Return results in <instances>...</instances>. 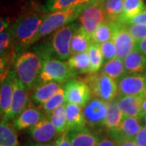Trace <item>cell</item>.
Instances as JSON below:
<instances>
[{
    "label": "cell",
    "mask_w": 146,
    "mask_h": 146,
    "mask_svg": "<svg viewBox=\"0 0 146 146\" xmlns=\"http://www.w3.org/2000/svg\"><path fill=\"white\" fill-rule=\"evenodd\" d=\"M42 68V60L40 56L31 51L22 53L15 63L16 76L28 91L35 87Z\"/></svg>",
    "instance_id": "cell-1"
},
{
    "label": "cell",
    "mask_w": 146,
    "mask_h": 146,
    "mask_svg": "<svg viewBox=\"0 0 146 146\" xmlns=\"http://www.w3.org/2000/svg\"><path fill=\"white\" fill-rule=\"evenodd\" d=\"M46 16L39 14H28L18 19L11 31L12 36L19 46L24 48L36 42V36Z\"/></svg>",
    "instance_id": "cell-2"
},
{
    "label": "cell",
    "mask_w": 146,
    "mask_h": 146,
    "mask_svg": "<svg viewBox=\"0 0 146 146\" xmlns=\"http://www.w3.org/2000/svg\"><path fill=\"white\" fill-rule=\"evenodd\" d=\"M83 8L82 6H72L63 10L55 11L47 15L42 22L39 33L36 38V42L43 36H47L60 28L71 24L78 18Z\"/></svg>",
    "instance_id": "cell-3"
},
{
    "label": "cell",
    "mask_w": 146,
    "mask_h": 146,
    "mask_svg": "<svg viewBox=\"0 0 146 146\" xmlns=\"http://www.w3.org/2000/svg\"><path fill=\"white\" fill-rule=\"evenodd\" d=\"M83 80L88 84L95 98L105 102H112L119 95L118 82L103 72L91 74Z\"/></svg>",
    "instance_id": "cell-4"
},
{
    "label": "cell",
    "mask_w": 146,
    "mask_h": 146,
    "mask_svg": "<svg viewBox=\"0 0 146 146\" xmlns=\"http://www.w3.org/2000/svg\"><path fill=\"white\" fill-rule=\"evenodd\" d=\"M75 76V72L69 68L68 64L60 59L48 58L42 61V68L39 80L44 82L54 81L58 84L68 82Z\"/></svg>",
    "instance_id": "cell-5"
},
{
    "label": "cell",
    "mask_w": 146,
    "mask_h": 146,
    "mask_svg": "<svg viewBox=\"0 0 146 146\" xmlns=\"http://www.w3.org/2000/svg\"><path fill=\"white\" fill-rule=\"evenodd\" d=\"M102 3L103 1H99L83 5L82 11L78 17L80 27L90 36L106 19Z\"/></svg>",
    "instance_id": "cell-6"
},
{
    "label": "cell",
    "mask_w": 146,
    "mask_h": 146,
    "mask_svg": "<svg viewBox=\"0 0 146 146\" xmlns=\"http://www.w3.org/2000/svg\"><path fill=\"white\" fill-rule=\"evenodd\" d=\"M78 29L76 24L71 23L54 33L51 37V46L54 52L60 59L65 60L71 56V42Z\"/></svg>",
    "instance_id": "cell-7"
},
{
    "label": "cell",
    "mask_w": 146,
    "mask_h": 146,
    "mask_svg": "<svg viewBox=\"0 0 146 146\" xmlns=\"http://www.w3.org/2000/svg\"><path fill=\"white\" fill-rule=\"evenodd\" d=\"M111 21L114 25L112 41L117 49V58L123 60L128 54L136 49V41L131 35L123 23L118 21Z\"/></svg>",
    "instance_id": "cell-8"
},
{
    "label": "cell",
    "mask_w": 146,
    "mask_h": 146,
    "mask_svg": "<svg viewBox=\"0 0 146 146\" xmlns=\"http://www.w3.org/2000/svg\"><path fill=\"white\" fill-rule=\"evenodd\" d=\"M67 103L84 107L91 100L92 93L83 80H70L64 84Z\"/></svg>",
    "instance_id": "cell-9"
},
{
    "label": "cell",
    "mask_w": 146,
    "mask_h": 146,
    "mask_svg": "<svg viewBox=\"0 0 146 146\" xmlns=\"http://www.w3.org/2000/svg\"><path fill=\"white\" fill-rule=\"evenodd\" d=\"M119 95L139 96L146 95V76L141 73H131L123 76L118 81Z\"/></svg>",
    "instance_id": "cell-10"
},
{
    "label": "cell",
    "mask_w": 146,
    "mask_h": 146,
    "mask_svg": "<svg viewBox=\"0 0 146 146\" xmlns=\"http://www.w3.org/2000/svg\"><path fill=\"white\" fill-rule=\"evenodd\" d=\"M109 102L95 98L91 99L84 107V115L86 123L91 127L104 125L107 115Z\"/></svg>",
    "instance_id": "cell-11"
},
{
    "label": "cell",
    "mask_w": 146,
    "mask_h": 146,
    "mask_svg": "<svg viewBox=\"0 0 146 146\" xmlns=\"http://www.w3.org/2000/svg\"><path fill=\"white\" fill-rule=\"evenodd\" d=\"M29 103V91L22 84L19 79L16 78L14 86V93L11 109L3 120H14L21 112L28 106Z\"/></svg>",
    "instance_id": "cell-12"
},
{
    "label": "cell",
    "mask_w": 146,
    "mask_h": 146,
    "mask_svg": "<svg viewBox=\"0 0 146 146\" xmlns=\"http://www.w3.org/2000/svg\"><path fill=\"white\" fill-rule=\"evenodd\" d=\"M16 78L17 76L15 72H9L7 76L1 81L0 113L2 116V119H5L11 109Z\"/></svg>",
    "instance_id": "cell-13"
},
{
    "label": "cell",
    "mask_w": 146,
    "mask_h": 146,
    "mask_svg": "<svg viewBox=\"0 0 146 146\" xmlns=\"http://www.w3.org/2000/svg\"><path fill=\"white\" fill-rule=\"evenodd\" d=\"M141 128V118L124 117L119 128L110 134L111 135V138L116 142L122 140H134Z\"/></svg>",
    "instance_id": "cell-14"
},
{
    "label": "cell",
    "mask_w": 146,
    "mask_h": 146,
    "mask_svg": "<svg viewBox=\"0 0 146 146\" xmlns=\"http://www.w3.org/2000/svg\"><path fill=\"white\" fill-rule=\"evenodd\" d=\"M143 97L125 95L119 96L115 100L117 106L123 112L124 117H137L143 118L142 103Z\"/></svg>",
    "instance_id": "cell-15"
},
{
    "label": "cell",
    "mask_w": 146,
    "mask_h": 146,
    "mask_svg": "<svg viewBox=\"0 0 146 146\" xmlns=\"http://www.w3.org/2000/svg\"><path fill=\"white\" fill-rule=\"evenodd\" d=\"M43 119L45 118L40 110L33 106H28L20 115L13 120L12 126L15 129L19 131L31 128Z\"/></svg>",
    "instance_id": "cell-16"
},
{
    "label": "cell",
    "mask_w": 146,
    "mask_h": 146,
    "mask_svg": "<svg viewBox=\"0 0 146 146\" xmlns=\"http://www.w3.org/2000/svg\"><path fill=\"white\" fill-rule=\"evenodd\" d=\"M31 137L39 144H46L56 136L58 131L49 119H43L37 124L29 128Z\"/></svg>",
    "instance_id": "cell-17"
},
{
    "label": "cell",
    "mask_w": 146,
    "mask_h": 146,
    "mask_svg": "<svg viewBox=\"0 0 146 146\" xmlns=\"http://www.w3.org/2000/svg\"><path fill=\"white\" fill-rule=\"evenodd\" d=\"M68 135L72 146H97L100 141L99 138L86 127L68 131Z\"/></svg>",
    "instance_id": "cell-18"
},
{
    "label": "cell",
    "mask_w": 146,
    "mask_h": 146,
    "mask_svg": "<svg viewBox=\"0 0 146 146\" xmlns=\"http://www.w3.org/2000/svg\"><path fill=\"white\" fill-rule=\"evenodd\" d=\"M66 112L68 131L85 127L87 123L81 106L72 103H66Z\"/></svg>",
    "instance_id": "cell-19"
},
{
    "label": "cell",
    "mask_w": 146,
    "mask_h": 146,
    "mask_svg": "<svg viewBox=\"0 0 146 146\" xmlns=\"http://www.w3.org/2000/svg\"><path fill=\"white\" fill-rule=\"evenodd\" d=\"M123 63L128 74L143 72L146 70V54L135 49L124 58Z\"/></svg>",
    "instance_id": "cell-20"
},
{
    "label": "cell",
    "mask_w": 146,
    "mask_h": 146,
    "mask_svg": "<svg viewBox=\"0 0 146 146\" xmlns=\"http://www.w3.org/2000/svg\"><path fill=\"white\" fill-rule=\"evenodd\" d=\"M60 89V84L54 81L42 84L35 89L33 94V100L36 104L42 106L58 93Z\"/></svg>",
    "instance_id": "cell-21"
},
{
    "label": "cell",
    "mask_w": 146,
    "mask_h": 146,
    "mask_svg": "<svg viewBox=\"0 0 146 146\" xmlns=\"http://www.w3.org/2000/svg\"><path fill=\"white\" fill-rule=\"evenodd\" d=\"M124 115L117 106L115 100L110 102L107 115L105 119L104 126L109 130L110 133L115 132L119 128Z\"/></svg>",
    "instance_id": "cell-22"
},
{
    "label": "cell",
    "mask_w": 146,
    "mask_h": 146,
    "mask_svg": "<svg viewBox=\"0 0 146 146\" xmlns=\"http://www.w3.org/2000/svg\"><path fill=\"white\" fill-rule=\"evenodd\" d=\"M92 44V38L81 27L73 35L71 42V55L80 53L87 52L90 45Z\"/></svg>",
    "instance_id": "cell-23"
},
{
    "label": "cell",
    "mask_w": 146,
    "mask_h": 146,
    "mask_svg": "<svg viewBox=\"0 0 146 146\" xmlns=\"http://www.w3.org/2000/svg\"><path fill=\"white\" fill-rule=\"evenodd\" d=\"M68 64L74 72L83 74L90 73L91 71V63L88 51L71 55L68 58Z\"/></svg>",
    "instance_id": "cell-24"
},
{
    "label": "cell",
    "mask_w": 146,
    "mask_h": 146,
    "mask_svg": "<svg viewBox=\"0 0 146 146\" xmlns=\"http://www.w3.org/2000/svg\"><path fill=\"white\" fill-rule=\"evenodd\" d=\"M145 10V5L142 0H124V7L123 14L115 21L126 23L141 11Z\"/></svg>",
    "instance_id": "cell-25"
},
{
    "label": "cell",
    "mask_w": 146,
    "mask_h": 146,
    "mask_svg": "<svg viewBox=\"0 0 146 146\" xmlns=\"http://www.w3.org/2000/svg\"><path fill=\"white\" fill-rule=\"evenodd\" d=\"M0 146H18V136L15 127L3 119L0 123Z\"/></svg>",
    "instance_id": "cell-26"
},
{
    "label": "cell",
    "mask_w": 146,
    "mask_h": 146,
    "mask_svg": "<svg viewBox=\"0 0 146 146\" xmlns=\"http://www.w3.org/2000/svg\"><path fill=\"white\" fill-rule=\"evenodd\" d=\"M108 76L114 79L117 82L119 80L126 75V69L124 67L123 60L118 58H113L105 63L102 68V72Z\"/></svg>",
    "instance_id": "cell-27"
},
{
    "label": "cell",
    "mask_w": 146,
    "mask_h": 146,
    "mask_svg": "<svg viewBox=\"0 0 146 146\" xmlns=\"http://www.w3.org/2000/svg\"><path fill=\"white\" fill-rule=\"evenodd\" d=\"M114 35V25L111 21H106L95 30L91 36L92 43L101 45L106 42L112 40Z\"/></svg>",
    "instance_id": "cell-28"
},
{
    "label": "cell",
    "mask_w": 146,
    "mask_h": 146,
    "mask_svg": "<svg viewBox=\"0 0 146 146\" xmlns=\"http://www.w3.org/2000/svg\"><path fill=\"white\" fill-rule=\"evenodd\" d=\"M50 120L55 127L58 134L60 135L64 131H68V121H67V112L66 104L62 105L50 114Z\"/></svg>",
    "instance_id": "cell-29"
},
{
    "label": "cell",
    "mask_w": 146,
    "mask_h": 146,
    "mask_svg": "<svg viewBox=\"0 0 146 146\" xmlns=\"http://www.w3.org/2000/svg\"><path fill=\"white\" fill-rule=\"evenodd\" d=\"M102 4L109 21H115L123 14L124 0H104Z\"/></svg>",
    "instance_id": "cell-30"
},
{
    "label": "cell",
    "mask_w": 146,
    "mask_h": 146,
    "mask_svg": "<svg viewBox=\"0 0 146 146\" xmlns=\"http://www.w3.org/2000/svg\"><path fill=\"white\" fill-rule=\"evenodd\" d=\"M88 54H89L90 63H91L90 73L94 74V73L98 72L102 67L103 61H104V57L101 51L99 45L92 43L88 50Z\"/></svg>",
    "instance_id": "cell-31"
},
{
    "label": "cell",
    "mask_w": 146,
    "mask_h": 146,
    "mask_svg": "<svg viewBox=\"0 0 146 146\" xmlns=\"http://www.w3.org/2000/svg\"><path fill=\"white\" fill-rule=\"evenodd\" d=\"M65 102H67L65 97V91L63 88H61L58 93H56L51 98H50L46 103H44L41 106L46 114L50 115L52 111L57 109L60 106L66 104Z\"/></svg>",
    "instance_id": "cell-32"
},
{
    "label": "cell",
    "mask_w": 146,
    "mask_h": 146,
    "mask_svg": "<svg viewBox=\"0 0 146 146\" xmlns=\"http://www.w3.org/2000/svg\"><path fill=\"white\" fill-rule=\"evenodd\" d=\"M124 25L127 29L136 42L146 38V25L144 24H124Z\"/></svg>",
    "instance_id": "cell-33"
},
{
    "label": "cell",
    "mask_w": 146,
    "mask_h": 146,
    "mask_svg": "<svg viewBox=\"0 0 146 146\" xmlns=\"http://www.w3.org/2000/svg\"><path fill=\"white\" fill-rule=\"evenodd\" d=\"M99 46L101 51L103 54L104 59L106 60V62L117 58V49L112 40L101 44L99 45Z\"/></svg>",
    "instance_id": "cell-34"
},
{
    "label": "cell",
    "mask_w": 146,
    "mask_h": 146,
    "mask_svg": "<svg viewBox=\"0 0 146 146\" xmlns=\"http://www.w3.org/2000/svg\"><path fill=\"white\" fill-rule=\"evenodd\" d=\"M77 1L78 0H50L49 10L53 11L63 10L74 6Z\"/></svg>",
    "instance_id": "cell-35"
},
{
    "label": "cell",
    "mask_w": 146,
    "mask_h": 146,
    "mask_svg": "<svg viewBox=\"0 0 146 146\" xmlns=\"http://www.w3.org/2000/svg\"><path fill=\"white\" fill-rule=\"evenodd\" d=\"M12 36L11 29H6L5 31L0 33V53L1 56L10 46V43Z\"/></svg>",
    "instance_id": "cell-36"
},
{
    "label": "cell",
    "mask_w": 146,
    "mask_h": 146,
    "mask_svg": "<svg viewBox=\"0 0 146 146\" xmlns=\"http://www.w3.org/2000/svg\"><path fill=\"white\" fill-rule=\"evenodd\" d=\"M54 146H72L69 139L68 130L59 135L54 143Z\"/></svg>",
    "instance_id": "cell-37"
},
{
    "label": "cell",
    "mask_w": 146,
    "mask_h": 146,
    "mask_svg": "<svg viewBox=\"0 0 146 146\" xmlns=\"http://www.w3.org/2000/svg\"><path fill=\"white\" fill-rule=\"evenodd\" d=\"M124 24H144L146 25V10L141 11L138 15L132 17Z\"/></svg>",
    "instance_id": "cell-38"
},
{
    "label": "cell",
    "mask_w": 146,
    "mask_h": 146,
    "mask_svg": "<svg viewBox=\"0 0 146 146\" xmlns=\"http://www.w3.org/2000/svg\"><path fill=\"white\" fill-rule=\"evenodd\" d=\"M134 141L139 146H146V125L142 127L141 131L135 137Z\"/></svg>",
    "instance_id": "cell-39"
},
{
    "label": "cell",
    "mask_w": 146,
    "mask_h": 146,
    "mask_svg": "<svg viewBox=\"0 0 146 146\" xmlns=\"http://www.w3.org/2000/svg\"><path fill=\"white\" fill-rule=\"evenodd\" d=\"M97 146H117V142L112 138L105 137L103 139L100 140Z\"/></svg>",
    "instance_id": "cell-40"
},
{
    "label": "cell",
    "mask_w": 146,
    "mask_h": 146,
    "mask_svg": "<svg viewBox=\"0 0 146 146\" xmlns=\"http://www.w3.org/2000/svg\"><path fill=\"white\" fill-rule=\"evenodd\" d=\"M136 49L139 51H141V53L146 54V38L136 42Z\"/></svg>",
    "instance_id": "cell-41"
},
{
    "label": "cell",
    "mask_w": 146,
    "mask_h": 146,
    "mask_svg": "<svg viewBox=\"0 0 146 146\" xmlns=\"http://www.w3.org/2000/svg\"><path fill=\"white\" fill-rule=\"evenodd\" d=\"M117 146H139L134 140H122L117 141Z\"/></svg>",
    "instance_id": "cell-42"
},
{
    "label": "cell",
    "mask_w": 146,
    "mask_h": 146,
    "mask_svg": "<svg viewBox=\"0 0 146 146\" xmlns=\"http://www.w3.org/2000/svg\"><path fill=\"white\" fill-rule=\"evenodd\" d=\"M99 1H104V0H78L74 6L86 5V4H89V3H94V2H99Z\"/></svg>",
    "instance_id": "cell-43"
},
{
    "label": "cell",
    "mask_w": 146,
    "mask_h": 146,
    "mask_svg": "<svg viewBox=\"0 0 146 146\" xmlns=\"http://www.w3.org/2000/svg\"><path fill=\"white\" fill-rule=\"evenodd\" d=\"M7 27V24L6 23V21L3 19H1V28H0V32L5 31Z\"/></svg>",
    "instance_id": "cell-44"
},
{
    "label": "cell",
    "mask_w": 146,
    "mask_h": 146,
    "mask_svg": "<svg viewBox=\"0 0 146 146\" xmlns=\"http://www.w3.org/2000/svg\"><path fill=\"white\" fill-rule=\"evenodd\" d=\"M142 112H143V116L145 114H146V95L144 98L143 103H142Z\"/></svg>",
    "instance_id": "cell-45"
},
{
    "label": "cell",
    "mask_w": 146,
    "mask_h": 146,
    "mask_svg": "<svg viewBox=\"0 0 146 146\" xmlns=\"http://www.w3.org/2000/svg\"><path fill=\"white\" fill-rule=\"evenodd\" d=\"M36 146H54V145H51V144H39Z\"/></svg>",
    "instance_id": "cell-46"
},
{
    "label": "cell",
    "mask_w": 146,
    "mask_h": 146,
    "mask_svg": "<svg viewBox=\"0 0 146 146\" xmlns=\"http://www.w3.org/2000/svg\"><path fill=\"white\" fill-rule=\"evenodd\" d=\"M143 119H144V122H145V123L146 124V114H145V115H144V116H143Z\"/></svg>",
    "instance_id": "cell-47"
},
{
    "label": "cell",
    "mask_w": 146,
    "mask_h": 146,
    "mask_svg": "<svg viewBox=\"0 0 146 146\" xmlns=\"http://www.w3.org/2000/svg\"><path fill=\"white\" fill-rule=\"evenodd\" d=\"M145 10H146V5H145Z\"/></svg>",
    "instance_id": "cell-48"
}]
</instances>
